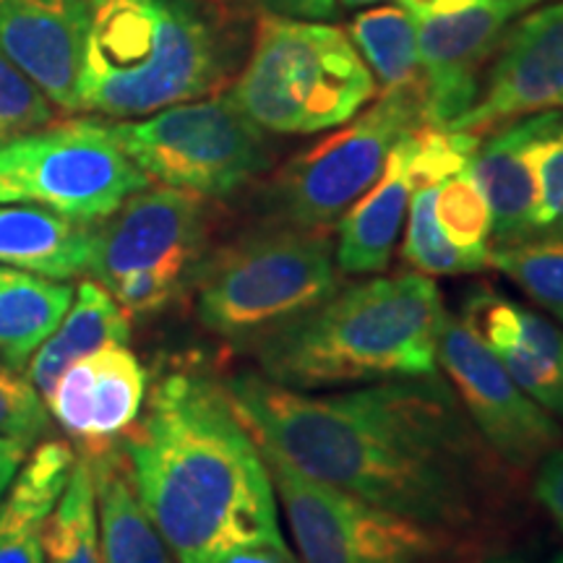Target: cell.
Wrapping results in <instances>:
<instances>
[{"instance_id":"cell-36","label":"cell","mask_w":563,"mask_h":563,"mask_svg":"<svg viewBox=\"0 0 563 563\" xmlns=\"http://www.w3.org/2000/svg\"><path fill=\"white\" fill-rule=\"evenodd\" d=\"M253 3H258L274 16L285 19L327 21L334 19L336 13V0H253Z\"/></svg>"},{"instance_id":"cell-44","label":"cell","mask_w":563,"mask_h":563,"mask_svg":"<svg viewBox=\"0 0 563 563\" xmlns=\"http://www.w3.org/2000/svg\"><path fill=\"white\" fill-rule=\"evenodd\" d=\"M488 563H511V561H488Z\"/></svg>"},{"instance_id":"cell-21","label":"cell","mask_w":563,"mask_h":563,"mask_svg":"<svg viewBox=\"0 0 563 563\" xmlns=\"http://www.w3.org/2000/svg\"><path fill=\"white\" fill-rule=\"evenodd\" d=\"M91 224L30 203H0V264L66 282L87 274Z\"/></svg>"},{"instance_id":"cell-27","label":"cell","mask_w":563,"mask_h":563,"mask_svg":"<svg viewBox=\"0 0 563 563\" xmlns=\"http://www.w3.org/2000/svg\"><path fill=\"white\" fill-rule=\"evenodd\" d=\"M490 266L563 323V235H532L490 249Z\"/></svg>"},{"instance_id":"cell-13","label":"cell","mask_w":563,"mask_h":563,"mask_svg":"<svg viewBox=\"0 0 563 563\" xmlns=\"http://www.w3.org/2000/svg\"><path fill=\"white\" fill-rule=\"evenodd\" d=\"M551 110H563V0L514 26L483 97L449 129L481 133Z\"/></svg>"},{"instance_id":"cell-40","label":"cell","mask_w":563,"mask_h":563,"mask_svg":"<svg viewBox=\"0 0 563 563\" xmlns=\"http://www.w3.org/2000/svg\"><path fill=\"white\" fill-rule=\"evenodd\" d=\"M493 3H496L498 9L506 13V16L514 19V16H519V13L530 11L532 5L540 3V0H493Z\"/></svg>"},{"instance_id":"cell-33","label":"cell","mask_w":563,"mask_h":563,"mask_svg":"<svg viewBox=\"0 0 563 563\" xmlns=\"http://www.w3.org/2000/svg\"><path fill=\"white\" fill-rule=\"evenodd\" d=\"M534 235H563V110L534 146Z\"/></svg>"},{"instance_id":"cell-22","label":"cell","mask_w":563,"mask_h":563,"mask_svg":"<svg viewBox=\"0 0 563 563\" xmlns=\"http://www.w3.org/2000/svg\"><path fill=\"white\" fill-rule=\"evenodd\" d=\"M131 319L118 306L108 287L97 279H84L74 290L70 308L58 329L40 344L32 361L26 363L34 389L47 399L70 363L81 361L104 344H129Z\"/></svg>"},{"instance_id":"cell-32","label":"cell","mask_w":563,"mask_h":563,"mask_svg":"<svg viewBox=\"0 0 563 563\" xmlns=\"http://www.w3.org/2000/svg\"><path fill=\"white\" fill-rule=\"evenodd\" d=\"M51 428V410L30 378L0 365V435L34 446Z\"/></svg>"},{"instance_id":"cell-10","label":"cell","mask_w":563,"mask_h":563,"mask_svg":"<svg viewBox=\"0 0 563 563\" xmlns=\"http://www.w3.org/2000/svg\"><path fill=\"white\" fill-rule=\"evenodd\" d=\"M262 452L300 563H439L443 532L313 481L272 449Z\"/></svg>"},{"instance_id":"cell-43","label":"cell","mask_w":563,"mask_h":563,"mask_svg":"<svg viewBox=\"0 0 563 563\" xmlns=\"http://www.w3.org/2000/svg\"><path fill=\"white\" fill-rule=\"evenodd\" d=\"M224 3H241V0H224Z\"/></svg>"},{"instance_id":"cell-12","label":"cell","mask_w":563,"mask_h":563,"mask_svg":"<svg viewBox=\"0 0 563 563\" xmlns=\"http://www.w3.org/2000/svg\"><path fill=\"white\" fill-rule=\"evenodd\" d=\"M207 228V201L201 196L146 186L104 220L91 224L87 274L108 290L131 274L159 266L196 274Z\"/></svg>"},{"instance_id":"cell-4","label":"cell","mask_w":563,"mask_h":563,"mask_svg":"<svg viewBox=\"0 0 563 563\" xmlns=\"http://www.w3.org/2000/svg\"><path fill=\"white\" fill-rule=\"evenodd\" d=\"M230 51L201 0H89L79 110L136 121L220 87Z\"/></svg>"},{"instance_id":"cell-5","label":"cell","mask_w":563,"mask_h":563,"mask_svg":"<svg viewBox=\"0 0 563 563\" xmlns=\"http://www.w3.org/2000/svg\"><path fill=\"white\" fill-rule=\"evenodd\" d=\"M376 97L371 68L342 30L266 13L230 100L264 133L336 129Z\"/></svg>"},{"instance_id":"cell-11","label":"cell","mask_w":563,"mask_h":563,"mask_svg":"<svg viewBox=\"0 0 563 563\" xmlns=\"http://www.w3.org/2000/svg\"><path fill=\"white\" fill-rule=\"evenodd\" d=\"M439 365L485 443L506 467L530 470L563 446V431L477 340L460 316L446 313L439 334Z\"/></svg>"},{"instance_id":"cell-30","label":"cell","mask_w":563,"mask_h":563,"mask_svg":"<svg viewBox=\"0 0 563 563\" xmlns=\"http://www.w3.org/2000/svg\"><path fill=\"white\" fill-rule=\"evenodd\" d=\"M481 141V133L473 131L433 129V125H420L418 131H412L410 165H407L412 191L441 186L452 175L467 170Z\"/></svg>"},{"instance_id":"cell-2","label":"cell","mask_w":563,"mask_h":563,"mask_svg":"<svg viewBox=\"0 0 563 563\" xmlns=\"http://www.w3.org/2000/svg\"><path fill=\"white\" fill-rule=\"evenodd\" d=\"M139 501L178 563L251 545L287 548L269 464L228 386L178 371L123 433Z\"/></svg>"},{"instance_id":"cell-31","label":"cell","mask_w":563,"mask_h":563,"mask_svg":"<svg viewBox=\"0 0 563 563\" xmlns=\"http://www.w3.org/2000/svg\"><path fill=\"white\" fill-rule=\"evenodd\" d=\"M55 121V104L24 70L0 53V144Z\"/></svg>"},{"instance_id":"cell-9","label":"cell","mask_w":563,"mask_h":563,"mask_svg":"<svg viewBox=\"0 0 563 563\" xmlns=\"http://www.w3.org/2000/svg\"><path fill=\"white\" fill-rule=\"evenodd\" d=\"M422 123L420 91L382 95L373 108L295 154L274 175L266 203L272 222L327 230L382 178L394 146Z\"/></svg>"},{"instance_id":"cell-23","label":"cell","mask_w":563,"mask_h":563,"mask_svg":"<svg viewBox=\"0 0 563 563\" xmlns=\"http://www.w3.org/2000/svg\"><path fill=\"white\" fill-rule=\"evenodd\" d=\"M74 300L68 282L0 264V363L26 368Z\"/></svg>"},{"instance_id":"cell-24","label":"cell","mask_w":563,"mask_h":563,"mask_svg":"<svg viewBox=\"0 0 563 563\" xmlns=\"http://www.w3.org/2000/svg\"><path fill=\"white\" fill-rule=\"evenodd\" d=\"M350 40L363 53L382 95L420 91L418 21L399 5H378L363 11L350 24Z\"/></svg>"},{"instance_id":"cell-25","label":"cell","mask_w":563,"mask_h":563,"mask_svg":"<svg viewBox=\"0 0 563 563\" xmlns=\"http://www.w3.org/2000/svg\"><path fill=\"white\" fill-rule=\"evenodd\" d=\"M462 321L477 334V340L488 344L496 352L504 368L511 373V378L540 407H545L551 415L563 418V365H559L543 352L532 350L530 344L517 340L501 321L493 316L488 308L477 300L475 292L467 295L462 308Z\"/></svg>"},{"instance_id":"cell-28","label":"cell","mask_w":563,"mask_h":563,"mask_svg":"<svg viewBox=\"0 0 563 563\" xmlns=\"http://www.w3.org/2000/svg\"><path fill=\"white\" fill-rule=\"evenodd\" d=\"M435 191L439 186L418 188L410 196V222H407V235L402 245L405 262L415 272L426 274V277H446V274H470L481 272L488 264L481 258L470 256L449 243L435 220Z\"/></svg>"},{"instance_id":"cell-38","label":"cell","mask_w":563,"mask_h":563,"mask_svg":"<svg viewBox=\"0 0 563 563\" xmlns=\"http://www.w3.org/2000/svg\"><path fill=\"white\" fill-rule=\"evenodd\" d=\"M477 3H483V0H402V5L412 13L415 21L460 13L464 9H473Z\"/></svg>"},{"instance_id":"cell-1","label":"cell","mask_w":563,"mask_h":563,"mask_svg":"<svg viewBox=\"0 0 563 563\" xmlns=\"http://www.w3.org/2000/svg\"><path fill=\"white\" fill-rule=\"evenodd\" d=\"M224 386L262 446L412 522L464 532L506 501L509 467L439 373L340 394L285 389L253 371Z\"/></svg>"},{"instance_id":"cell-7","label":"cell","mask_w":563,"mask_h":563,"mask_svg":"<svg viewBox=\"0 0 563 563\" xmlns=\"http://www.w3.org/2000/svg\"><path fill=\"white\" fill-rule=\"evenodd\" d=\"M150 178L97 118L51 123L0 144V203H30L97 224Z\"/></svg>"},{"instance_id":"cell-39","label":"cell","mask_w":563,"mask_h":563,"mask_svg":"<svg viewBox=\"0 0 563 563\" xmlns=\"http://www.w3.org/2000/svg\"><path fill=\"white\" fill-rule=\"evenodd\" d=\"M217 563H298L287 548H269V545H251L222 555Z\"/></svg>"},{"instance_id":"cell-29","label":"cell","mask_w":563,"mask_h":563,"mask_svg":"<svg viewBox=\"0 0 563 563\" xmlns=\"http://www.w3.org/2000/svg\"><path fill=\"white\" fill-rule=\"evenodd\" d=\"M435 220H439V228L449 238V243L490 266V207L470 167L439 186V191H435Z\"/></svg>"},{"instance_id":"cell-20","label":"cell","mask_w":563,"mask_h":563,"mask_svg":"<svg viewBox=\"0 0 563 563\" xmlns=\"http://www.w3.org/2000/svg\"><path fill=\"white\" fill-rule=\"evenodd\" d=\"M76 454L66 443H42L21 464L11 493L0 504V563H45L42 527L74 473Z\"/></svg>"},{"instance_id":"cell-41","label":"cell","mask_w":563,"mask_h":563,"mask_svg":"<svg viewBox=\"0 0 563 563\" xmlns=\"http://www.w3.org/2000/svg\"><path fill=\"white\" fill-rule=\"evenodd\" d=\"M344 5H350V9H357V5H376V3H384V0H342Z\"/></svg>"},{"instance_id":"cell-3","label":"cell","mask_w":563,"mask_h":563,"mask_svg":"<svg viewBox=\"0 0 563 563\" xmlns=\"http://www.w3.org/2000/svg\"><path fill=\"white\" fill-rule=\"evenodd\" d=\"M431 277L402 272L340 287L253 344L258 373L295 391L435 373L443 323Z\"/></svg>"},{"instance_id":"cell-18","label":"cell","mask_w":563,"mask_h":563,"mask_svg":"<svg viewBox=\"0 0 563 563\" xmlns=\"http://www.w3.org/2000/svg\"><path fill=\"white\" fill-rule=\"evenodd\" d=\"M97 498L102 563H175L170 548L139 501L129 460L112 443L84 446Z\"/></svg>"},{"instance_id":"cell-26","label":"cell","mask_w":563,"mask_h":563,"mask_svg":"<svg viewBox=\"0 0 563 563\" xmlns=\"http://www.w3.org/2000/svg\"><path fill=\"white\" fill-rule=\"evenodd\" d=\"M45 563H102L97 534V498L89 462L79 456L74 473L42 527Z\"/></svg>"},{"instance_id":"cell-37","label":"cell","mask_w":563,"mask_h":563,"mask_svg":"<svg viewBox=\"0 0 563 563\" xmlns=\"http://www.w3.org/2000/svg\"><path fill=\"white\" fill-rule=\"evenodd\" d=\"M24 456H26V446H21L19 441L0 435V501H3L5 490L11 488L13 477L19 475L21 464H24Z\"/></svg>"},{"instance_id":"cell-17","label":"cell","mask_w":563,"mask_h":563,"mask_svg":"<svg viewBox=\"0 0 563 563\" xmlns=\"http://www.w3.org/2000/svg\"><path fill=\"white\" fill-rule=\"evenodd\" d=\"M555 112L559 110L498 125L488 139L481 141L470 162V173L490 207L496 245H509L534 235V209H538L534 146L551 129Z\"/></svg>"},{"instance_id":"cell-19","label":"cell","mask_w":563,"mask_h":563,"mask_svg":"<svg viewBox=\"0 0 563 563\" xmlns=\"http://www.w3.org/2000/svg\"><path fill=\"white\" fill-rule=\"evenodd\" d=\"M410 136L394 146L382 178L336 222L340 241H336L334 256L342 274H382L391 262L412 196L410 173H407Z\"/></svg>"},{"instance_id":"cell-42","label":"cell","mask_w":563,"mask_h":563,"mask_svg":"<svg viewBox=\"0 0 563 563\" xmlns=\"http://www.w3.org/2000/svg\"><path fill=\"white\" fill-rule=\"evenodd\" d=\"M551 563H563V553H561V555H559V559H553V561H551Z\"/></svg>"},{"instance_id":"cell-6","label":"cell","mask_w":563,"mask_h":563,"mask_svg":"<svg viewBox=\"0 0 563 563\" xmlns=\"http://www.w3.org/2000/svg\"><path fill=\"white\" fill-rule=\"evenodd\" d=\"M327 230L269 222L199 264L196 313L211 334L256 344L342 287Z\"/></svg>"},{"instance_id":"cell-35","label":"cell","mask_w":563,"mask_h":563,"mask_svg":"<svg viewBox=\"0 0 563 563\" xmlns=\"http://www.w3.org/2000/svg\"><path fill=\"white\" fill-rule=\"evenodd\" d=\"M534 496L563 532V446L553 449L551 454L540 460L538 477H534Z\"/></svg>"},{"instance_id":"cell-16","label":"cell","mask_w":563,"mask_h":563,"mask_svg":"<svg viewBox=\"0 0 563 563\" xmlns=\"http://www.w3.org/2000/svg\"><path fill=\"white\" fill-rule=\"evenodd\" d=\"M146 397V371L129 344H104L70 363L45 405L84 446H100L136 422Z\"/></svg>"},{"instance_id":"cell-8","label":"cell","mask_w":563,"mask_h":563,"mask_svg":"<svg viewBox=\"0 0 563 563\" xmlns=\"http://www.w3.org/2000/svg\"><path fill=\"white\" fill-rule=\"evenodd\" d=\"M125 154L152 183L222 199L269 167L264 131L224 97H201L112 123Z\"/></svg>"},{"instance_id":"cell-14","label":"cell","mask_w":563,"mask_h":563,"mask_svg":"<svg viewBox=\"0 0 563 563\" xmlns=\"http://www.w3.org/2000/svg\"><path fill=\"white\" fill-rule=\"evenodd\" d=\"M509 21L493 0L460 13L418 19L422 123L449 129L473 108L485 60L498 47Z\"/></svg>"},{"instance_id":"cell-15","label":"cell","mask_w":563,"mask_h":563,"mask_svg":"<svg viewBox=\"0 0 563 563\" xmlns=\"http://www.w3.org/2000/svg\"><path fill=\"white\" fill-rule=\"evenodd\" d=\"M89 0H0V53L58 110H79Z\"/></svg>"},{"instance_id":"cell-34","label":"cell","mask_w":563,"mask_h":563,"mask_svg":"<svg viewBox=\"0 0 563 563\" xmlns=\"http://www.w3.org/2000/svg\"><path fill=\"white\" fill-rule=\"evenodd\" d=\"M188 274L194 272L175 269V266L136 272L131 274V277L115 282V285L110 287V295L118 300V306L123 308L129 319L150 316L162 311V308H167L175 298H178Z\"/></svg>"}]
</instances>
